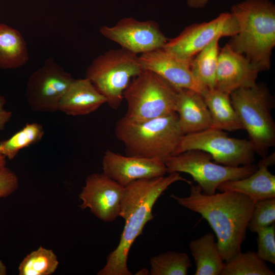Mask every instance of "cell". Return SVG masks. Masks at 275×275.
I'll return each mask as SVG.
<instances>
[{"instance_id":"6","label":"cell","mask_w":275,"mask_h":275,"mask_svg":"<svg viewBox=\"0 0 275 275\" xmlns=\"http://www.w3.org/2000/svg\"><path fill=\"white\" fill-rule=\"evenodd\" d=\"M137 54L123 48L109 50L95 59L88 67L86 78L118 109L132 79L142 71Z\"/></svg>"},{"instance_id":"7","label":"cell","mask_w":275,"mask_h":275,"mask_svg":"<svg viewBox=\"0 0 275 275\" xmlns=\"http://www.w3.org/2000/svg\"><path fill=\"white\" fill-rule=\"evenodd\" d=\"M178 92L159 75L143 70L132 79L124 93L127 104L125 116L140 121L176 113Z\"/></svg>"},{"instance_id":"26","label":"cell","mask_w":275,"mask_h":275,"mask_svg":"<svg viewBox=\"0 0 275 275\" xmlns=\"http://www.w3.org/2000/svg\"><path fill=\"white\" fill-rule=\"evenodd\" d=\"M59 265L57 255L52 250L40 246L29 253L18 267L19 275H50Z\"/></svg>"},{"instance_id":"25","label":"cell","mask_w":275,"mask_h":275,"mask_svg":"<svg viewBox=\"0 0 275 275\" xmlns=\"http://www.w3.org/2000/svg\"><path fill=\"white\" fill-rule=\"evenodd\" d=\"M255 252H241L227 262L221 275H274Z\"/></svg>"},{"instance_id":"24","label":"cell","mask_w":275,"mask_h":275,"mask_svg":"<svg viewBox=\"0 0 275 275\" xmlns=\"http://www.w3.org/2000/svg\"><path fill=\"white\" fill-rule=\"evenodd\" d=\"M44 134L41 124L36 122L27 123L10 138L0 142V154L12 159L21 150L41 141Z\"/></svg>"},{"instance_id":"13","label":"cell","mask_w":275,"mask_h":275,"mask_svg":"<svg viewBox=\"0 0 275 275\" xmlns=\"http://www.w3.org/2000/svg\"><path fill=\"white\" fill-rule=\"evenodd\" d=\"M125 187L103 173L89 175L79 195L80 207L89 208L100 220L112 222L119 216Z\"/></svg>"},{"instance_id":"29","label":"cell","mask_w":275,"mask_h":275,"mask_svg":"<svg viewBox=\"0 0 275 275\" xmlns=\"http://www.w3.org/2000/svg\"><path fill=\"white\" fill-rule=\"evenodd\" d=\"M258 256L264 261L275 264V224L261 229L257 232Z\"/></svg>"},{"instance_id":"1","label":"cell","mask_w":275,"mask_h":275,"mask_svg":"<svg viewBox=\"0 0 275 275\" xmlns=\"http://www.w3.org/2000/svg\"><path fill=\"white\" fill-rule=\"evenodd\" d=\"M170 197L208 222L216 235L217 246L224 261L241 252L255 204L250 198L231 191L208 195L198 185H191L187 197L172 194Z\"/></svg>"},{"instance_id":"5","label":"cell","mask_w":275,"mask_h":275,"mask_svg":"<svg viewBox=\"0 0 275 275\" xmlns=\"http://www.w3.org/2000/svg\"><path fill=\"white\" fill-rule=\"evenodd\" d=\"M230 97L255 153L265 157L275 145V124L271 115L274 104L268 90L256 84L233 91Z\"/></svg>"},{"instance_id":"16","label":"cell","mask_w":275,"mask_h":275,"mask_svg":"<svg viewBox=\"0 0 275 275\" xmlns=\"http://www.w3.org/2000/svg\"><path fill=\"white\" fill-rule=\"evenodd\" d=\"M258 72L248 59L226 44L219 51L215 88L230 94L238 89L253 87Z\"/></svg>"},{"instance_id":"31","label":"cell","mask_w":275,"mask_h":275,"mask_svg":"<svg viewBox=\"0 0 275 275\" xmlns=\"http://www.w3.org/2000/svg\"><path fill=\"white\" fill-rule=\"evenodd\" d=\"M6 100L4 96L0 95V131L4 129L6 124L10 120L12 113L4 109Z\"/></svg>"},{"instance_id":"2","label":"cell","mask_w":275,"mask_h":275,"mask_svg":"<svg viewBox=\"0 0 275 275\" xmlns=\"http://www.w3.org/2000/svg\"><path fill=\"white\" fill-rule=\"evenodd\" d=\"M191 182L179 173L165 176L133 181L125 187L119 216L125 225L117 247L108 255L104 266L98 275H131L127 267L128 254L136 238L142 234L145 225L153 218V207L161 195L177 181Z\"/></svg>"},{"instance_id":"14","label":"cell","mask_w":275,"mask_h":275,"mask_svg":"<svg viewBox=\"0 0 275 275\" xmlns=\"http://www.w3.org/2000/svg\"><path fill=\"white\" fill-rule=\"evenodd\" d=\"M193 59L180 58L163 48L139 56L143 70L155 73L177 90L189 89L202 94L207 89L192 72Z\"/></svg>"},{"instance_id":"17","label":"cell","mask_w":275,"mask_h":275,"mask_svg":"<svg viewBox=\"0 0 275 275\" xmlns=\"http://www.w3.org/2000/svg\"><path fill=\"white\" fill-rule=\"evenodd\" d=\"M274 162V153L267 155L258 162L257 170L254 173L243 179L225 181L217 189L221 192L231 191L241 193L255 202L275 198V176L268 169Z\"/></svg>"},{"instance_id":"20","label":"cell","mask_w":275,"mask_h":275,"mask_svg":"<svg viewBox=\"0 0 275 275\" xmlns=\"http://www.w3.org/2000/svg\"><path fill=\"white\" fill-rule=\"evenodd\" d=\"M201 94L210 114V128L229 131L243 129L231 103L230 94L215 88L206 89Z\"/></svg>"},{"instance_id":"23","label":"cell","mask_w":275,"mask_h":275,"mask_svg":"<svg viewBox=\"0 0 275 275\" xmlns=\"http://www.w3.org/2000/svg\"><path fill=\"white\" fill-rule=\"evenodd\" d=\"M219 39H214L200 51L191 62L194 76L207 89L215 88Z\"/></svg>"},{"instance_id":"30","label":"cell","mask_w":275,"mask_h":275,"mask_svg":"<svg viewBox=\"0 0 275 275\" xmlns=\"http://www.w3.org/2000/svg\"><path fill=\"white\" fill-rule=\"evenodd\" d=\"M18 186V178L13 171L6 167L0 170V198L10 196Z\"/></svg>"},{"instance_id":"15","label":"cell","mask_w":275,"mask_h":275,"mask_svg":"<svg viewBox=\"0 0 275 275\" xmlns=\"http://www.w3.org/2000/svg\"><path fill=\"white\" fill-rule=\"evenodd\" d=\"M103 173L125 187L143 179L164 176L167 168L162 160L123 155L107 150L102 160Z\"/></svg>"},{"instance_id":"34","label":"cell","mask_w":275,"mask_h":275,"mask_svg":"<svg viewBox=\"0 0 275 275\" xmlns=\"http://www.w3.org/2000/svg\"><path fill=\"white\" fill-rule=\"evenodd\" d=\"M136 274H150V270L143 268L136 272Z\"/></svg>"},{"instance_id":"33","label":"cell","mask_w":275,"mask_h":275,"mask_svg":"<svg viewBox=\"0 0 275 275\" xmlns=\"http://www.w3.org/2000/svg\"><path fill=\"white\" fill-rule=\"evenodd\" d=\"M6 157L0 154V170L6 167Z\"/></svg>"},{"instance_id":"10","label":"cell","mask_w":275,"mask_h":275,"mask_svg":"<svg viewBox=\"0 0 275 275\" xmlns=\"http://www.w3.org/2000/svg\"><path fill=\"white\" fill-rule=\"evenodd\" d=\"M74 78L50 57L29 76L25 95L32 110L52 113Z\"/></svg>"},{"instance_id":"9","label":"cell","mask_w":275,"mask_h":275,"mask_svg":"<svg viewBox=\"0 0 275 275\" xmlns=\"http://www.w3.org/2000/svg\"><path fill=\"white\" fill-rule=\"evenodd\" d=\"M192 150L204 151L215 162L229 167L251 164L255 159L249 140L230 137L223 130L213 128L183 135L174 155Z\"/></svg>"},{"instance_id":"27","label":"cell","mask_w":275,"mask_h":275,"mask_svg":"<svg viewBox=\"0 0 275 275\" xmlns=\"http://www.w3.org/2000/svg\"><path fill=\"white\" fill-rule=\"evenodd\" d=\"M151 275H186L192 266L185 253L168 251L151 258Z\"/></svg>"},{"instance_id":"19","label":"cell","mask_w":275,"mask_h":275,"mask_svg":"<svg viewBox=\"0 0 275 275\" xmlns=\"http://www.w3.org/2000/svg\"><path fill=\"white\" fill-rule=\"evenodd\" d=\"M105 103L106 98L89 79H74L62 96L58 111L70 116H82L96 111Z\"/></svg>"},{"instance_id":"21","label":"cell","mask_w":275,"mask_h":275,"mask_svg":"<svg viewBox=\"0 0 275 275\" xmlns=\"http://www.w3.org/2000/svg\"><path fill=\"white\" fill-rule=\"evenodd\" d=\"M189 248L196 265L195 275H221L225 262L212 233L191 240Z\"/></svg>"},{"instance_id":"8","label":"cell","mask_w":275,"mask_h":275,"mask_svg":"<svg viewBox=\"0 0 275 275\" xmlns=\"http://www.w3.org/2000/svg\"><path fill=\"white\" fill-rule=\"evenodd\" d=\"M212 159V156L204 151L192 150L169 156L163 161L167 173L182 172L190 175L202 192L208 195L216 193L221 183L246 178L258 168L254 164L226 166L213 162Z\"/></svg>"},{"instance_id":"11","label":"cell","mask_w":275,"mask_h":275,"mask_svg":"<svg viewBox=\"0 0 275 275\" xmlns=\"http://www.w3.org/2000/svg\"><path fill=\"white\" fill-rule=\"evenodd\" d=\"M238 31L233 14L222 13L210 21L187 26L177 37L168 40L163 48L180 58L193 59L214 39L233 37Z\"/></svg>"},{"instance_id":"22","label":"cell","mask_w":275,"mask_h":275,"mask_svg":"<svg viewBox=\"0 0 275 275\" xmlns=\"http://www.w3.org/2000/svg\"><path fill=\"white\" fill-rule=\"evenodd\" d=\"M29 59L26 43L20 32L0 23V69H16Z\"/></svg>"},{"instance_id":"18","label":"cell","mask_w":275,"mask_h":275,"mask_svg":"<svg viewBox=\"0 0 275 275\" xmlns=\"http://www.w3.org/2000/svg\"><path fill=\"white\" fill-rule=\"evenodd\" d=\"M183 134L199 132L211 126L210 114L201 94L189 89L178 90L175 106Z\"/></svg>"},{"instance_id":"4","label":"cell","mask_w":275,"mask_h":275,"mask_svg":"<svg viewBox=\"0 0 275 275\" xmlns=\"http://www.w3.org/2000/svg\"><path fill=\"white\" fill-rule=\"evenodd\" d=\"M115 132L126 155L162 160L175 154L183 135L176 113L140 121L124 116L117 121Z\"/></svg>"},{"instance_id":"28","label":"cell","mask_w":275,"mask_h":275,"mask_svg":"<svg viewBox=\"0 0 275 275\" xmlns=\"http://www.w3.org/2000/svg\"><path fill=\"white\" fill-rule=\"evenodd\" d=\"M274 222L275 198L258 200L255 202L248 229L252 233H256Z\"/></svg>"},{"instance_id":"3","label":"cell","mask_w":275,"mask_h":275,"mask_svg":"<svg viewBox=\"0 0 275 275\" xmlns=\"http://www.w3.org/2000/svg\"><path fill=\"white\" fill-rule=\"evenodd\" d=\"M231 13L239 31L228 44L259 72L268 70L275 45L274 5L268 0H244L233 5Z\"/></svg>"},{"instance_id":"32","label":"cell","mask_w":275,"mask_h":275,"mask_svg":"<svg viewBox=\"0 0 275 275\" xmlns=\"http://www.w3.org/2000/svg\"><path fill=\"white\" fill-rule=\"evenodd\" d=\"M209 0H187V4L188 7L194 9H200L204 8L208 3Z\"/></svg>"},{"instance_id":"12","label":"cell","mask_w":275,"mask_h":275,"mask_svg":"<svg viewBox=\"0 0 275 275\" xmlns=\"http://www.w3.org/2000/svg\"><path fill=\"white\" fill-rule=\"evenodd\" d=\"M99 32L121 48L136 54L163 48L168 40L156 22L132 17L122 18L112 26H103Z\"/></svg>"}]
</instances>
